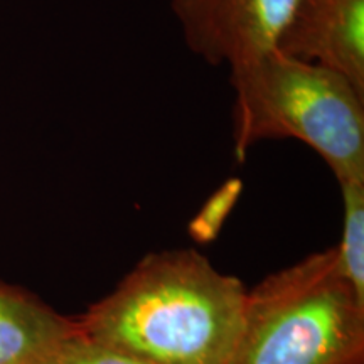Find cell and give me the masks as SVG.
<instances>
[{"instance_id":"cell-1","label":"cell","mask_w":364,"mask_h":364,"mask_svg":"<svg viewBox=\"0 0 364 364\" xmlns=\"http://www.w3.org/2000/svg\"><path fill=\"white\" fill-rule=\"evenodd\" d=\"M247 290L196 250L147 255L110 295L76 317L80 331L149 364H226Z\"/></svg>"},{"instance_id":"cell-2","label":"cell","mask_w":364,"mask_h":364,"mask_svg":"<svg viewBox=\"0 0 364 364\" xmlns=\"http://www.w3.org/2000/svg\"><path fill=\"white\" fill-rule=\"evenodd\" d=\"M235 159L262 140L295 139L336 179L364 182V93L331 68L270 49L230 68Z\"/></svg>"},{"instance_id":"cell-3","label":"cell","mask_w":364,"mask_h":364,"mask_svg":"<svg viewBox=\"0 0 364 364\" xmlns=\"http://www.w3.org/2000/svg\"><path fill=\"white\" fill-rule=\"evenodd\" d=\"M226 364H364V302L341 270L336 247L247 292Z\"/></svg>"},{"instance_id":"cell-4","label":"cell","mask_w":364,"mask_h":364,"mask_svg":"<svg viewBox=\"0 0 364 364\" xmlns=\"http://www.w3.org/2000/svg\"><path fill=\"white\" fill-rule=\"evenodd\" d=\"M295 0H171L191 53L208 65L241 63L275 49Z\"/></svg>"},{"instance_id":"cell-5","label":"cell","mask_w":364,"mask_h":364,"mask_svg":"<svg viewBox=\"0 0 364 364\" xmlns=\"http://www.w3.org/2000/svg\"><path fill=\"white\" fill-rule=\"evenodd\" d=\"M275 49L339 71L364 93V0H295Z\"/></svg>"},{"instance_id":"cell-6","label":"cell","mask_w":364,"mask_h":364,"mask_svg":"<svg viewBox=\"0 0 364 364\" xmlns=\"http://www.w3.org/2000/svg\"><path fill=\"white\" fill-rule=\"evenodd\" d=\"M75 331L76 318L24 289L0 284V364H43Z\"/></svg>"},{"instance_id":"cell-7","label":"cell","mask_w":364,"mask_h":364,"mask_svg":"<svg viewBox=\"0 0 364 364\" xmlns=\"http://www.w3.org/2000/svg\"><path fill=\"white\" fill-rule=\"evenodd\" d=\"M343 238L336 247L339 265L358 299L364 302V182H341Z\"/></svg>"},{"instance_id":"cell-8","label":"cell","mask_w":364,"mask_h":364,"mask_svg":"<svg viewBox=\"0 0 364 364\" xmlns=\"http://www.w3.org/2000/svg\"><path fill=\"white\" fill-rule=\"evenodd\" d=\"M43 364H149L76 331L63 339Z\"/></svg>"},{"instance_id":"cell-9","label":"cell","mask_w":364,"mask_h":364,"mask_svg":"<svg viewBox=\"0 0 364 364\" xmlns=\"http://www.w3.org/2000/svg\"><path fill=\"white\" fill-rule=\"evenodd\" d=\"M243 182L240 179H230L216 191L206 204L201 208V211L196 215L191 221L189 233L199 243H208L213 241L220 233V230L225 225L228 215L233 211L236 201H238Z\"/></svg>"}]
</instances>
